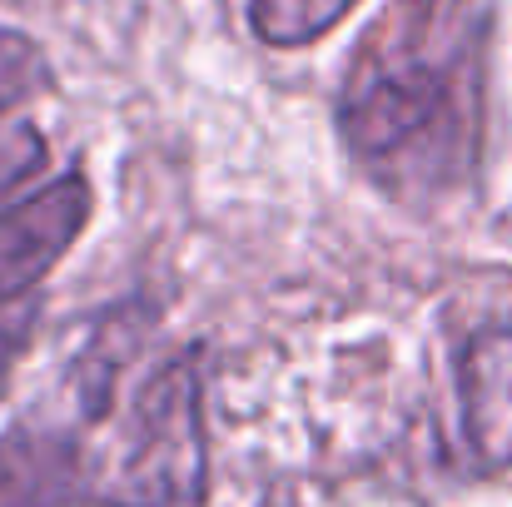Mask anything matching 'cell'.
Here are the masks:
<instances>
[{
  "label": "cell",
  "mask_w": 512,
  "mask_h": 507,
  "mask_svg": "<svg viewBox=\"0 0 512 507\" xmlns=\"http://www.w3.org/2000/svg\"><path fill=\"white\" fill-rule=\"evenodd\" d=\"M493 0H388L339 90V135L383 194L438 204L483 150Z\"/></svg>",
  "instance_id": "1"
},
{
  "label": "cell",
  "mask_w": 512,
  "mask_h": 507,
  "mask_svg": "<svg viewBox=\"0 0 512 507\" xmlns=\"http://www.w3.org/2000/svg\"><path fill=\"white\" fill-rule=\"evenodd\" d=\"M90 498L105 507H194L204 493V423L199 378L189 358L160 363L115 438L110 468H100Z\"/></svg>",
  "instance_id": "2"
},
{
  "label": "cell",
  "mask_w": 512,
  "mask_h": 507,
  "mask_svg": "<svg viewBox=\"0 0 512 507\" xmlns=\"http://www.w3.org/2000/svg\"><path fill=\"white\" fill-rule=\"evenodd\" d=\"M90 224V184L65 174L30 199L0 209V314L35 294V284L70 254Z\"/></svg>",
  "instance_id": "3"
},
{
  "label": "cell",
  "mask_w": 512,
  "mask_h": 507,
  "mask_svg": "<svg viewBox=\"0 0 512 507\" xmlns=\"http://www.w3.org/2000/svg\"><path fill=\"white\" fill-rule=\"evenodd\" d=\"M458 413L473 458L488 473L512 468V319L468 334L458 353Z\"/></svg>",
  "instance_id": "4"
},
{
  "label": "cell",
  "mask_w": 512,
  "mask_h": 507,
  "mask_svg": "<svg viewBox=\"0 0 512 507\" xmlns=\"http://www.w3.org/2000/svg\"><path fill=\"white\" fill-rule=\"evenodd\" d=\"M90 493V463L70 428L15 423L0 433V507H65Z\"/></svg>",
  "instance_id": "5"
},
{
  "label": "cell",
  "mask_w": 512,
  "mask_h": 507,
  "mask_svg": "<svg viewBox=\"0 0 512 507\" xmlns=\"http://www.w3.org/2000/svg\"><path fill=\"white\" fill-rule=\"evenodd\" d=\"M358 0H249L254 35L269 45H309L339 25Z\"/></svg>",
  "instance_id": "6"
},
{
  "label": "cell",
  "mask_w": 512,
  "mask_h": 507,
  "mask_svg": "<svg viewBox=\"0 0 512 507\" xmlns=\"http://www.w3.org/2000/svg\"><path fill=\"white\" fill-rule=\"evenodd\" d=\"M45 85H50L45 50L30 35L0 25V115L15 110V105H25L30 95H40Z\"/></svg>",
  "instance_id": "7"
},
{
  "label": "cell",
  "mask_w": 512,
  "mask_h": 507,
  "mask_svg": "<svg viewBox=\"0 0 512 507\" xmlns=\"http://www.w3.org/2000/svg\"><path fill=\"white\" fill-rule=\"evenodd\" d=\"M40 165H45L40 130L25 125V120H0V209L25 179L40 174Z\"/></svg>",
  "instance_id": "8"
},
{
  "label": "cell",
  "mask_w": 512,
  "mask_h": 507,
  "mask_svg": "<svg viewBox=\"0 0 512 507\" xmlns=\"http://www.w3.org/2000/svg\"><path fill=\"white\" fill-rule=\"evenodd\" d=\"M30 314H35V304H15V309L0 314V388H5V378H10L15 353H20L25 338H30V324H35Z\"/></svg>",
  "instance_id": "9"
},
{
  "label": "cell",
  "mask_w": 512,
  "mask_h": 507,
  "mask_svg": "<svg viewBox=\"0 0 512 507\" xmlns=\"http://www.w3.org/2000/svg\"><path fill=\"white\" fill-rule=\"evenodd\" d=\"M508 224H512V214H508Z\"/></svg>",
  "instance_id": "10"
}]
</instances>
